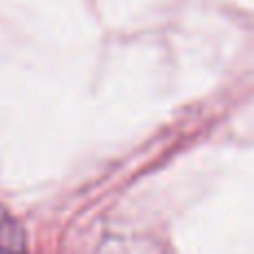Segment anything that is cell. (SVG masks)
I'll return each instance as SVG.
<instances>
[{"instance_id":"1","label":"cell","mask_w":254,"mask_h":254,"mask_svg":"<svg viewBox=\"0 0 254 254\" xmlns=\"http://www.w3.org/2000/svg\"><path fill=\"white\" fill-rule=\"evenodd\" d=\"M25 232L20 223L0 207V254H25Z\"/></svg>"}]
</instances>
